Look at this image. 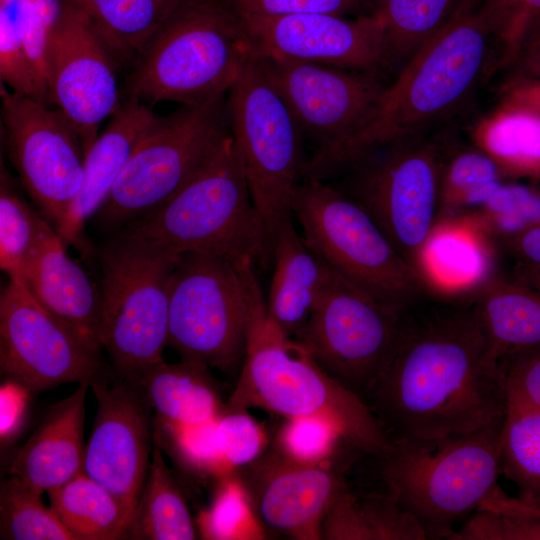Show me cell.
<instances>
[{
	"label": "cell",
	"mask_w": 540,
	"mask_h": 540,
	"mask_svg": "<svg viewBox=\"0 0 540 540\" xmlns=\"http://www.w3.org/2000/svg\"><path fill=\"white\" fill-rule=\"evenodd\" d=\"M503 424L392 441L385 454L369 456L377 464L376 488L417 520L426 539H454V524L498 487Z\"/></svg>",
	"instance_id": "obj_3"
},
{
	"label": "cell",
	"mask_w": 540,
	"mask_h": 540,
	"mask_svg": "<svg viewBox=\"0 0 540 540\" xmlns=\"http://www.w3.org/2000/svg\"><path fill=\"white\" fill-rule=\"evenodd\" d=\"M50 223L17 191L1 165L0 267L8 277H21L26 262Z\"/></svg>",
	"instance_id": "obj_37"
},
{
	"label": "cell",
	"mask_w": 540,
	"mask_h": 540,
	"mask_svg": "<svg viewBox=\"0 0 540 540\" xmlns=\"http://www.w3.org/2000/svg\"><path fill=\"white\" fill-rule=\"evenodd\" d=\"M50 224L25 264L23 279L34 297L84 341L102 351L100 294L87 272L66 252Z\"/></svg>",
	"instance_id": "obj_23"
},
{
	"label": "cell",
	"mask_w": 540,
	"mask_h": 540,
	"mask_svg": "<svg viewBox=\"0 0 540 540\" xmlns=\"http://www.w3.org/2000/svg\"><path fill=\"white\" fill-rule=\"evenodd\" d=\"M513 278L518 282L540 292V267L517 263L513 270Z\"/></svg>",
	"instance_id": "obj_52"
},
{
	"label": "cell",
	"mask_w": 540,
	"mask_h": 540,
	"mask_svg": "<svg viewBox=\"0 0 540 540\" xmlns=\"http://www.w3.org/2000/svg\"><path fill=\"white\" fill-rule=\"evenodd\" d=\"M225 406L324 421L367 456H381L391 446L365 402L274 327L266 301L258 308L245 360Z\"/></svg>",
	"instance_id": "obj_6"
},
{
	"label": "cell",
	"mask_w": 540,
	"mask_h": 540,
	"mask_svg": "<svg viewBox=\"0 0 540 540\" xmlns=\"http://www.w3.org/2000/svg\"><path fill=\"white\" fill-rule=\"evenodd\" d=\"M19 0H0V9L11 10L13 6H17Z\"/></svg>",
	"instance_id": "obj_53"
},
{
	"label": "cell",
	"mask_w": 540,
	"mask_h": 540,
	"mask_svg": "<svg viewBox=\"0 0 540 540\" xmlns=\"http://www.w3.org/2000/svg\"><path fill=\"white\" fill-rule=\"evenodd\" d=\"M502 182L495 163L479 149L449 153L440 178L436 220L474 211Z\"/></svg>",
	"instance_id": "obj_34"
},
{
	"label": "cell",
	"mask_w": 540,
	"mask_h": 540,
	"mask_svg": "<svg viewBox=\"0 0 540 540\" xmlns=\"http://www.w3.org/2000/svg\"><path fill=\"white\" fill-rule=\"evenodd\" d=\"M216 440L220 455L233 473L257 460L268 446V436L244 409L225 406L216 419Z\"/></svg>",
	"instance_id": "obj_44"
},
{
	"label": "cell",
	"mask_w": 540,
	"mask_h": 540,
	"mask_svg": "<svg viewBox=\"0 0 540 540\" xmlns=\"http://www.w3.org/2000/svg\"><path fill=\"white\" fill-rule=\"evenodd\" d=\"M226 114L272 249L277 229L293 216L292 195L308 161L305 136L255 54L227 92Z\"/></svg>",
	"instance_id": "obj_10"
},
{
	"label": "cell",
	"mask_w": 540,
	"mask_h": 540,
	"mask_svg": "<svg viewBox=\"0 0 540 540\" xmlns=\"http://www.w3.org/2000/svg\"><path fill=\"white\" fill-rule=\"evenodd\" d=\"M60 8L61 0H19L15 15L37 84L49 104L51 101L47 81V47Z\"/></svg>",
	"instance_id": "obj_45"
},
{
	"label": "cell",
	"mask_w": 540,
	"mask_h": 540,
	"mask_svg": "<svg viewBox=\"0 0 540 540\" xmlns=\"http://www.w3.org/2000/svg\"><path fill=\"white\" fill-rule=\"evenodd\" d=\"M272 262L274 271L266 301L267 317L284 337L295 341L310 320L329 267L307 247L292 217L277 229Z\"/></svg>",
	"instance_id": "obj_25"
},
{
	"label": "cell",
	"mask_w": 540,
	"mask_h": 540,
	"mask_svg": "<svg viewBox=\"0 0 540 540\" xmlns=\"http://www.w3.org/2000/svg\"><path fill=\"white\" fill-rule=\"evenodd\" d=\"M48 496L50 507L74 540L120 539L129 518L120 502L84 472Z\"/></svg>",
	"instance_id": "obj_31"
},
{
	"label": "cell",
	"mask_w": 540,
	"mask_h": 540,
	"mask_svg": "<svg viewBox=\"0 0 540 540\" xmlns=\"http://www.w3.org/2000/svg\"><path fill=\"white\" fill-rule=\"evenodd\" d=\"M100 254L99 340L115 376L132 378L164 360L178 254L121 231Z\"/></svg>",
	"instance_id": "obj_8"
},
{
	"label": "cell",
	"mask_w": 540,
	"mask_h": 540,
	"mask_svg": "<svg viewBox=\"0 0 540 540\" xmlns=\"http://www.w3.org/2000/svg\"><path fill=\"white\" fill-rule=\"evenodd\" d=\"M240 20L258 56L374 74L392 67L382 25L369 14L347 18L308 13Z\"/></svg>",
	"instance_id": "obj_20"
},
{
	"label": "cell",
	"mask_w": 540,
	"mask_h": 540,
	"mask_svg": "<svg viewBox=\"0 0 540 540\" xmlns=\"http://www.w3.org/2000/svg\"><path fill=\"white\" fill-rule=\"evenodd\" d=\"M210 370L201 362L181 358L176 363L163 360L130 378L141 386L152 407L155 430L219 417L226 403Z\"/></svg>",
	"instance_id": "obj_26"
},
{
	"label": "cell",
	"mask_w": 540,
	"mask_h": 540,
	"mask_svg": "<svg viewBox=\"0 0 540 540\" xmlns=\"http://www.w3.org/2000/svg\"><path fill=\"white\" fill-rule=\"evenodd\" d=\"M503 97L524 103L540 114V78L515 76L505 87Z\"/></svg>",
	"instance_id": "obj_50"
},
{
	"label": "cell",
	"mask_w": 540,
	"mask_h": 540,
	"mask_svg": "<svg viewBox=\"0 0 540 540\" xmlns=\"http://www.w3.org/2000/svg\"><path fill=\"white\" fill-rule=\"evenodd\" d=\"M197 536L184 496L155 445L139 499L120 539L192 540Z\"/></svg>",
	"instance_id": "obj_30"
},
{
	"label": "cell",
	"mask_w": 540,
	"mask_h": 540,
	"mask_svg": "<svg viewBox=\"0 0 540 540\" xmlns=\"http://www.w3.org/2000/svg\"><path fill=\"white\" fill-rule=\"evenodd\" d=\"M499 245L472 213L436 220L421 252L418 274L443 297L474 294L498 273Z\"/></svg>",
	"instance_id": "obj_21"
},
{
	"label": "cell",
	"mask_w": 540,
	"mask_h": 540,
	"mask_svg": "<svg viewBox=\"0 0 540 540\" xmlns=\"http://www.w3.org/2000/svg\"><path fill=\"white\" fill-rule=\"evenodd\" d=\"M42 495L12 475L1 483V539L74 540Z\"/></svg>",
	"instance_id": "obj_38"
},
{
	"label": "cell",
	"mask_w": 540,
	"mask_h": 540,
	"mask_svg": "<svg viewBox=\"0 0 540 540\" xmlns=\"http://www.w3.org/2000/svg\"><path fill=\"white\" fill-rule=\"evenodd\" d=\"M0 78L11 92L50 105L37 84L16 17L6 9H0Z\"/></svg>",
	"instance_id": "obj_46"
},
{
	"label": "cell",
	"mask_w": 540,
	"mask_h": 540,
	"mask_svg": "<svg viewBox=\"0 0 540 540\" xmlns=\"http://www.w3.org/2000/svg\"><path fill=\"white\" fill-rule=\"evenodd\" d=\"M363 401L391 442L502 421L503 375L489 355L473 295L428 293L403 312L393 353Z\"/></svg>",
	"instance_id": "obj_1"
},
{
	"label": "cell",
	"mask_w": 540,
	"mask_h": 540,
	"mask_svg": "<svg viewBox=\"0 0 540 540\" xmlns=\"http://www.w3.org/2000/svg\"><path fill=\"white\" fill-rule=\"evenodd\" d=\"M291 211L307 247L381 304L403 313L430 293L369 213L333 184L303 178Z\"/></svg>",
	"instance_id": "obj_9"
},
{
	"label": "cell",
	"mask_w": 540,
	"mask_h": 540,
	"mask_svg": "<svg viewBox=\"0 0 540 540\" xmlns=\"http://www.w3.org/2000/svg\"><path fill=\"white\" fill-rule=\"evenodd\" d=\"M471 139L503 179L540 181V114L528 105L503 97L476 123Z\"/></svg>",
	"instance_id": "obj_28"
},
{
	"label": "cell",
	"mask_w": 540,
	"mask_h": 540,
	"mask_svg": "<svg viewBox=\"0 0 540 540\" xmlns=\"http://www.w3.org/2000/svg\"><path fill=\"white\" fill-rule=\"evenodd\" d=\"M501 472L522 497L540 501V410L507 402L501 444Z\"/></svg>",
	"instance_id": "obj_35"
},
{
	"label": "cell",
	"mask_w": 540,
	"mask_h": 540,
	"mask_svg": "<svg viewBox=\"0 0 540 540\" xmlns=\"http://www.w3.org/2000/svg\"><path fill=\"white\" fill-rule=\"evenodd\" d=\"M157 445L167 448L179 464L200 477L220 478L226 467L216 440V419L210 422L155 430Z\"/></svg>",
	"instance_id": "obj_43"
},
{
	"label": "cell",
	"mask_w": 540,
	"mask_h": 540,
	"mask_svg": "<svg viewBox=\"0 0 540 540\" xmlns=\"http://www.w3.org/2000/svg\"><path fill=\"white\" fill-rule=\"evenodd\" d=\"M225 96L158 115L95 214L101 230L123 229L189 181L230 132Z\"/></svg>",
	"instance_id": "obj_12"
},
{
	"label": "cell",
	"mask_w": 540,
	"mask_h": 540,
	"mask_svg": "<svg viewBox=\"0 0 540 540\" xmlns=\"http://www.w3.org/2000/svg\"><path fill=\"white\" fill-rule=\"evenodd\" d=\"M515 76L540 78V33L520 52L513 64Z\"/></svg>",
	"instance_id": "obj_51"
},
{
	"label": "cell",
	"mask_w": 540,
	"mask_h": 540,
	"mask_svg": "<svg viewBox=\"0 0 540 540\" xmlns=\"http://www.w3.org/2000/svg\"><path fill=\"white\" fill-rule=\"evenodd\" d=\"M78 384L54 404L30 437L17 449L8 474L43 494L83 472L86 395Z\"/></svg>",
	"instance_id": "obj_24"
},
{
	"label": "cell",
	"mask_w": 540,
	"mask_h": 540,
	"mask_svg": "<svg viewBox=\"0 0 540 540\" xmlns=\"http://www.w3.org/2000/svg\"><path fill=\"white\" fill-rule=\"evenodd\" d=\"M47 81L51 104L76 129L84 152L101 124L122 104L115 54L87 14L73 1L61 0L47 47Z\"/></svg>",
	"instance_id": "obj_16"
},
{
	"label": "cell",
	"mask_w": 540,
	"mask_h": 540,
	"mask_svg": "<svg viewBox=\"0 0 540 540\" xmlns=\"http://www.w3.org/2000/svg\"><path fill=\"white\" fill-rule=\"evenodd\" d=\"M97 402L83 472L132 513L145 483L155 441L154 413L141 386L115 376L91 387Z\"/></svg>",
	"instance_id": "obj_19"
},
{
	"label": "cell",
	"mask_w": 540,
	"mask_h": 540,
	"mask_svg": "<svg viewBox=\"0 0 540 540\" xmlns=\"http://www.w3.org/2000/svg\"><path fill=\"white\" fill-rule=\"evenodd\" d=\"M500 244L507 246L517 263L540 267V221Z\"/></svg>",
	"instance_id": "obj_49"
},
{
	"label": "cell",
	"mask_w": 540,
	"mask_h": 540,
	"mask_svg": "<svg viewBox=\"0 0 540 540\" xmlns=\"http://www.w3.org/2000/svg\"><path fill=\"white\" fill-rule=\"evenodd\" d=\"M507 402L540 410V348L499 363Z\"/></svg>",
	"instance_id": "obj_48"
},
{
	"label": "cell",
	"mask_w": 540,
	"mask_h": 540,
	"mask_svg": "<svg viewBox=\"0 0 540 540\" xmlns=\"http://www.w3.org/2000/svg\"><path fill=\"white\" fill-rule=\"evenodd\" d=\"M0 94L10 160L34 205L56 229L82 186L81 139L58 108L13 93L3 84Z\"/></svg>",
	"instance_id": "obj_15"
},
{
	"label": "cell",
	"mask_w": 540,
	"mask_h": 540,
	"mask_svg": "<svg viewBox=\"0 0 540 540\" xmlns=\"http://www.w3.org/2000/svg\"><path fill=\"white\" fill-rule=\"evenodd\" d=\"M469 213L501 243L540 221V190L503 181L480 207Z\"/></svg>",
	"instance_id": "obj_40"
},
{
	"label": "cell",
	"mask_w": 540,
	"mask_h": 540,
	"mask_svg": "<svg viewBox=\"0 0 540 540\" xmlns=\"http://www.w3.org/2000/svg\"><path fill=\"white\" fill-rule=\"evenodd\" d=\"M455 540H540V501L498 486L456 531Z\"/></svg>",
	"instance_id": "obj_36"
},
{
	"label": "cell",
	"mask_w": 540,
	"mask_h": 540,
	"mask_svg": "<svg viewBox=\"0 0 540 540\" xmlns=\"http://www.w3.org/2000/svg\"><path fill=\"white\" fill-rule=\"evenodd\" d=\"M478 11L499 46V65L510 67L540 33V0H485Z\"/></svg>",
	"instance_id": "obj_41"
},
{
	"label": "cell",
	"mask_w": 540,
	"mask_h": 540,
	"mask_svg": "<svg viewBox=\"0 0 540 540\" xmlns=\"http://www.w3.org/2000/svg\"><path fill=\"white\" fill-rule=\"evenodd\" d=\"M255 269L250 261L181 254L170 284L167 347L210 369L240 371L264 301Z\"/></svg>",
	"instance_id": "obj_7"
},
{
	"label": "cell",
	"mask_w": 540,
	"mask_h": 540,
	"mask_svg": "<svg viewBox=\"0 0 540 540\" xmlns=\"http://www.w3.org/2000/svg\"><path fill=\"white\" fill-rule=\"evenodd\" d=\"M363 456L367 455L349 447L325 462L301 464L271 448L235 473L266 531L319 540L327 512Z\"/></svg>",
	"instance_id": "obj_17"
},
{
	"label": "cell",
	"mask_w": 540,
	"mask_h": 540,
	"mask_svg": "<svg viewBox=\"0 0 540 540\" xmlns=\"http://www.w3.org/2000/svg\"><path fill=\"white\" fill-rule=\"evenodd\" d=\"M258 57L305 138L314 143L313 155L335 148L354 134L386 86L374 73Z\"/></svg>",
	"instance_id": "obj_18"
},
{
	"label": "cell",
	"mask_w": 540,
	"mask_h": 540,
	"mask_svg": "<svg viewBox=\"0 0 540 540\" xmlns=\"http://www.w3.org/2000/svg\"><path fill=\"white\" fill-rule=\"evenodd\" d=\"M89 17L118 61L135 59L183 0H73Z\"/></svg>",
	"instance_id": "obj_32"
},
{
	"label": "cell",
	"mask_w": 540,
	"mask_h": 540,
	"mask_svg": "<svg viewBox=\"0 0 540 540\" xmlns=\"http://www.w3.org/2000/svg\"><path fill=\"white\" fill-rule=\"evenodd\" d=\"M402 314L329 267L310 320L295 341L328 375L363 400L393 353Z\"/></svg>",
	"instance_id": "obj_13"
},
{
	"label": "cell",
	"mask_w": 540,
	"mask_h": 540,
	"mask_svg": "<svg viewBox=\"0 0 540 540\" xmlns=\"http://www.w3.org/2000/svg\"><path fill=\"white\" fill-rule=\"evenodd\" d=\"M491 39L473 0H465L402 65L366 122L335 148L311 156L305 176L328 179L373 149L425 135L470 95L485 68Z\"/></svg>",
	"instance_id": "obj_2"
},
{
	"label": "cell",
	"mask_w": 540,
	"mask_h": 540,
	"mask_svg": "<svg viewBox=\"0 0 540 540\" xmlns=\"http://www.w3.org/2000/svg\"><path fill=\"white\" fill-rule=\"evenodd\" d=\"M0 370L29 393L115 378L101 351L49 312L20 277H9L0 296Z\"/></svg>",
	"instance_id": "obj_14"
},
{
	"label": "cell",
	"mask_w": 540,
	"mask_h": 540,
	"mask_svg": "<svg viewBox=\"0 0 540 540\" xmlns=\"http://www.w3.org/2000/svg\"><path fill=\"white\" fill-rule=\"evenodd\" d=\"M365 0H222L240 19L308 13L345 15Z\"/></svg>",
	"instance_id": "obj_47"
},
{
	"label": "cell",
	"mask_w": 540,
	"mask_h": 540,
	"mask_svg": "<svg viewBox=\"0 0 540 540\" xmlns=\"http://www.w3.org/2000/svg\"><path fill=\"white\" fill-rule=\"evenodd\" d=\"M122 231L178 254L250 261L256 267L272 262L267 228L230 132L172 197Z\"/></svg>",
	"instance_id": "obj_4"
},
{
	"label": "cell",
	"mask_w": 540,
	"mask_h": 540,
	"mask_svg": "<svg viewBox=\"0 0 540 540\" xmlns=\"http://www.w3.org/2000/svg\"><path fill=\"white\" fill-rule=\"evenodd\" d=\"M326 540H426L417 520L379 488L352 487L347 480L321 528Z\"/></svg>",
	"instance_id": "obj_29"
},
{
	"label": "cell",
	"mask_w": 540,
	"mask_h": 540,
	"mask_svg": "<svg viewBox=\"0 0 540 540\" xmlns=\"http://www.w3.org/2000/svg\"><path fill=\"white\" fill-rule=\"evenodd\" d=\"M218 484L208 508L197 520L204 539H263L266 529L256 516L246 489L233 472L218 478Z\"/></svg>",
	"instance_id": "obj_39"
},
{
	"label": "cell",
	"mask_w": 540,
	"mask_h": 540,
	"mask_svg": "<svg viewBox=\"0 0 540 540\" xmlns=\"http://www.w3.org/2000/svg\"><path fill=\"white\" fill-rule=\"evenodd\" d=\"M473 300L489 355L497 364L540 348V292L497 274Z\"/></svg>",
	"instance_id": "obj_27"
},
{
	"label": "cell",
	"mask_w": 540,
	"mask_h": 540,
	"mask_svg": "<svg viewBox=\"0 0 540 540\" xmlns=\"http://www.w3.org/2000/svg\"><path fill=\"white\" fill-rule=\"evenodd\" d=\"M349 447L355 446L334 426L317 419L293 418L284 419L271 448L290 461L317 464Z\"/></svg>",
	"instance_id": "obj_42"
},
{
	"label": "cell",
	"mask_w": 540,
	"mask_h": 540,
	"mask_svg": "<svg viewBox=\"0 0 540 540\" xmlns=\"http://www.w3.org/2000/svg\"><path fill=\"white\" fill-rule=\"evenodd\" d=\"M253 54L244 25L222 0H183L134 59L126 98L204 104L227 94Z\"/></svg>",
	"instance_id": "obj_5"
},
{
	"label": "cell",
	"mask_w": 540,
	"mask_h": 540,
	"mask_svg": "<svg viewBox=\"0 0 540 540\" xmlns=\"http://www.w3.org/2000/svg\"><path fill=\"white\" fill-rule=\"evenodd\" d=\"M448 154L439 140L422 135L373 149L333 175L344 174L334 186L369 213L417 274L423 246L436 222Z\"/></svg>",
	"instance_id": "obj_11"
},
{
	"label": "cell",
	"mask_w": 540,
	"mask_h": 540,
	"mask_svg": "<svg viewBox=\"0 0 540 540\" xmlns=\"http://www.w3.org/2000/svg\"><path fill=\"white\" fill-rule=\"evenodd\" d=\"M391 66L402 65L457 13L465 0H370Z\"/></svg>",
	"instance_id": "obj_33"
},
{
	"label": "cell",
	"mask_w": 540,
	"mask_h": 540,
	"mask_svg": "<svg viewBox=\"0 0 540 540\" xmlns=\"http://www.w3.org/2000/svg\"><path fill=\"white\" fill-rule=\"evenodd\" d=\"M158 115L151 106L126 98L85 153L83 182L67 215L55 229L68 246L100 210Z\"/></svg>",
	"instance_id": "obj_22"
}]
</instances>
